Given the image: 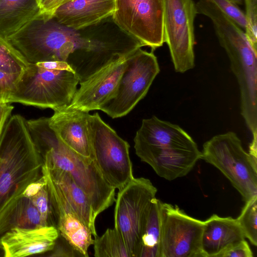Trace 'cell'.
Wrapping results in <instances>:
<instances>
[{
  "label": "cell",
  "instance_id": "cell-18",
  "mask_svg": "<svg viewBox=\"0 0 257 257\" xmlns=\"http://www.w3.org/2000/svg\"><path fill=\"white\" fill-rule=\"evenodd\" d=\"M204 221L201 239L203 257H220L244 239L236 219L213 214Z\"/></svg>",
  "mask_w": 257,
  "mask_h": 257
},
{
  "label": "cell",
  "instance_id": "cell-4",
  "mask_svg": "<svg viewBox=\"0 0 257 257\" xmlns=\"http://www.w3.org/2000/svg\"><path fill=\"white\" fill-rule=\"evenodd\" d=\"M7 41L29 63L67 62L73 53H92L104 43L83 36L42 13Z\"/></svg>",
  "mask_w": 257,
  "mask_h": 257
},
{
  "label": "cell",
  "instance_id": "cell-3",
  "mask_svg": "<svg viewBox=\"0 0 257 257\" xmlns=\"http://www.w3.org/2000/svg\"><path fill=\"white\" fill-rule=\"evenodd\" d=\"M43 164L70 174L88 196L96 216L115 201V189L104 180L95 162L86 160L67 147L49 124V118L27 120Z\"/></svg>",
  "mask_w": 257,
  "mask_h": 257
},
{
  "label": "cell",
  "instance_id": "cell-13",
  "mask_svg": "<svg viewBox=\"0 0 257 257\" xmlns=\"http://www.w3.org/2000/svg\"><path fill=\"white\" fill-rule=\"evenodd\" d=\"M128 54L114 60L80 82L70 104L64 109L86 112L100 110L113 95Z\"/></svg>",
  "mask_w": 257,
  "mask_h": 257
},
{
  "label": "cell",
  "instance_id": "cell-36",
  "mask_svg": "<svg viewBox=\"0 0 257 257\" xmlns=\"http://www.w3.org/2000/svg\"><path fill=\"white\" fill-rule=\"evenodd\" d=\"M230 2L237 5H242L243 3V0H229Z\"/></svg>",
  "mask_w": 257,
  "mask_h": 257
},
{
  "label": "cell",
  "instance_id": "cell-12",
  "mask_svg": "<svg viewBox=\"0 0 257 257\" xmlns=\"http://www.w3.org/2000/svg\"><path fill=\"white\" fill-rule=\"evenodd\" d=\"M161 218L160 257H203L204 221L189 216L177 205L163 202Z\"/></svg>",
  "mask_w": 257,
  "mask_h": 257
},
{
  "label": "cell",
  "instance_id": "cell-6",
  "mask_svg": "<svg viewBox=\"0 0 257 257\" xmlns=\"http://www.w3.org/2000/svg\"><path fill=\"white\" fill-rule=\"evenodd\" d=\"M201 159L218 169L245 202L257 196V160L245 151L235 133L217 135L206 142Z\"/></svg>",
  "mask_w": 257,
  "mask_h": 257
},
{
  "label": "cell",
  "instance_id": "cell-2",
  "mask_svg": "<svg viewBox=\"0 0 257 257\" xmlns=\"http://www.w3.org/2000/svg\"><path fill=\"white\" fill-rule=\"evenodd\" d=\"M134 141L141 160L169 181L185 176L201 159V152L187 133L155 116L143 119Z\"/></svg>",
  "mask_w": 257,
  "mask_h": 257
},
{
  "label": "cell",
  "instance_id": "cell-14",
  "mask_svg": "<svg viewBox=\"0 0 257 257\" xmlns=\"http://www.w3.org/2000/svg\"><path fill=\"white\" fill-rule=\"evenodd\" d=\"M89 112L62 109L54 111L49 124L60 140L87 161L95 162Z\"/></svg>",
  "mask_w": 257,
  "mask_h": 257
},
{
  "label": "cell",
  "instance_id": "cell-23",
  "mask_svg": "<svg viewBox=\"0 0 257 257\" xmlns=\"http://www.w3.org/2000/svg\"><path fill=\"white\" fill-rule=\"evenodd\" d=\"M42 226L45 225L30 198L21 197L12 214L8 230L13 227L34 228Z\"/></svg>",
  "mask_w": 257,
  "mask_h": 257
},
{
  "label": "cell",
  "instance_id": "cell-33",
  "mask_svg": "<svg viewBox=\"0 0 257 257\" xmlns=\"http://www.w3.org/2000/svg\"><path fill=\"white\" fill-rule=\"evenodd\" d=\"M37 66L46 69L52 70H70L73 69L68 63L62 61H48L39 62L35 63Z\"/></svg>",
  "mask_w": 257,
  "mask_h": 257
},
{
  "label": "cell",
  "instance_id": "cell-22",
  "mask_svg": "<svg viewBox=\"0 0 257 257\" xmlns=\"http://www.w3.org/2000/svg\"><path fill=\"white\" fill-rule=\"evenodd\" d=\"M93 245L95 257H131L121 234L115 227L96 237Z\"/></svg>",
  "mask_w": 257,
  "mask_h": 257
},
{
  "label": "cell",
  "instance_id": "cell-11",
  "mask_svg": "<svg viewBox=\"0 0 257 257\" xmlns=\"http://www.w3.org/2000/svg\"><path fill=\"white\" fill-rule=\"evenodd\" d=\"M197 11L193 0H164V41L177 72L194 68V20Z\"/></svg>",
  "mask_w": 257,
  "mask_h": 257
},
{
  "label": "cell",
  "instance_id": "cell-9",
  "mask_svg": "<svg viewBox=\"0 0 257 257\" xmlns=\"http://www.w3.org/2000/svg\"><path fill=\"white\" fill-rule=\"evenodd\" d=\"M90 126L96 165L107 183L119 190L134 177L130 145L97 112L90 115Z\"/></svg>",
  "mask_w": 257,
  "mask_h": 257
},
{
  "label": "cell",
  "instance_id": "cell-26",
  "mask_svg": "<svg viewBox=\"0 0 257 257\" xmlns=\"http://www.w3.org/2000/svg\"><path fill=\"white\" fill-rule=\"evenodd\" d=\"M30 198L38 210L44 225L57 227L56 221L46 185Z\"/></svg>",
  "mask_w": 257,
  "mask_h": 257
},
{
  "label": "cell",
  "instance_id": "cell-17",
  "mask_svg": "<svg viewBox=\"0 0 257 257\" xmlns=\"http://www.w3.org/2000/svg\"><path fill=\"white\" fill-rule=\"evenodd\" d=\"M114 0H72L59 7L53 17L60 24L77 31L112 16Z\"/></svg>",
  "mask_w": 257,
  "mask_h": 257
},
{
  "label": "cell",
  "instance_id": "cell-7",
  "mask_svg": "<svg viewBox=\"0 0 257 257\" xmlns=\"http://www.w3.org/2000/svg\"><path fill=\"white\" fill-rule=\"evenodd\" d=\"M118 190L114 227L121 234L131 257H140L142 236L157 189L149 179L134 177Z\"/></svg>",
  "mask_w": 257,
  "mask_h": 257
},
{
  "label": "cell",
  "instance_id": "cell-34",
  "mask_svg": "<svg viewBox=\"0 0 257 257\" xmlns=\"http://www.w3.org/2000/svg\"><path fill=\"white\" fill-rule=\"evenodd\" d=\"M46 185V180L45 177L42 176L37 181H35L28 185L23 193V196L31 197L35 195L39 190Z\"/></svg>",
  "mask_w": 257,
  "mask_h": 257
},
{
  "label": "cell",
  "instance_id": "cell-27",
  "mask_svg": "<svg viewBox=\"0 0 257 257\" xmlns=\"http://www.w3.org/2000/svg\"><path fill=\"white\" fill-rule=\"evenodd\" d=\"M226 17L245 31L247 20L245 13L229 0H210Z\"/></svg>",
  "mask_w": 257,
  "mask_h": 257
},
{
  "label": "cell",
  "instance_id": "cell-1",
  "mask_svg": "<svg viewBox=\"0 0 257 257\" xmlns=\"http://www.w3.org/2000/svg\"><path fill=\"white\" fill-rule=\"evenodd\" d=\"M43 164L27 120L19 114L11 116L0 138V239L26 188L42 176Z\"/></svg>",
  "mask_w": 257,
  "mask_h": 257
},
{
  "label": "cell",
  "instance_id": "cell-8",
  "mask_svg": "<svg viewBox=\"0 0 257 257\" xmlns=\"http://www.w3.org/2000/svg\"><path fill=\"white\" fill-rule=\"evenodd\" d=\"M157 58L138 47L126 56L125 65L112 97L100 110L112 118L127 115L146 95L160 72Z\"/></svg>",
  "mask_w": 257,
  "mask_h": 257
},
{
  "label": "cell",
  "instance_id": "cell-31",
  "mask_svg": "<svg viewBox=\"0 0 257 257\" xmlns=\"http://www.w3.org/2000/svg\"><path fill=\"white\" fill-rule=\"evenodd\" d=\"M72 0H38L41 13L53 16L55 11L60 6Z\"/></svg>",
  "mask_w": 257,
  "mask_h": 257
},
{
  "label": "cell",
  "instance_id": "cell-10",
  "mask_svg": "<svg viewBox=\"0 0 257 257\" xmlns=\"http://www.w3.org/2000/svg\"><path fill=\"white\" fill-rule=\"evenodd\" d=\"M115 24L133 41L153 51L163 45L164 0H114Z\"/></svg>",
  "mask_w": 257,
  "mask_h": 257
},
{
  "label": "cell",
  "instance_id": "cell-5",
  "mask_svg": "<svg viewBox=\"0 0 257 257\" xmlns=\"http://www.w3.org/2000/svg\"><path fill=\"white\" fill-rule=\"evenodd\" d=\"M78 84L73 69L52 70L29 63L9 102L61 110L70 104Z\"/></svg>",
  "mask_w": 257,
  "mask_h": 257
},
{
  "label": "cell",
  "instance_id": "cell-28",
  "mask_svg": "<svg viewBox=\"0 0 257 257\" xmlns=\"http://www.w3.org/2000/svg\"><path fill=\"white\" fill-rule=\"evenodd\" d=\"M247 26L245 33L253 48L257 51V0H244Z\"/></svg>",
  "mask_w": 257,
  "mask_h": 257
},
{
  "label": "cell",
  "instance_id": "cell-24",
  "mask_svg": "<svg viewBox=\"0 0 257 257\" xmlns=\"http://www.w3.org/2000/svg\"><path fill=\"white\" fill-rule=\"evenodd\" d=\"M244 237L252 244L257 245V196L245 202V205L236 218Z\"/></svg>",
  "mask_w": 257,
  "mask_h": 257
},
{
  "label": "cell",
  "instance_id": "cell-19",
  "mask_svg": "<svg viewBox=\"0 0 257 257\" xmlns=\"http://www.w3.org/2000/svg\"><path fill=\"white\" fill-rule=\"evenodd\" d=\"M42 173L47 176L57 188L73 212L97 236L95 220L97 217L91 202L85 192L67 172L43 164Z\"/></svg>",
  "mask_w": 257,
  "mask_h": 257
},
{
  "label": "cell",
  "instance_id": "cell-29",
  "mask_svg": "<svg viewBox=\"0 0 257 257\" xmlns=\"http://www.w3.org/2000/svg\"><path fill=\"white\" fill-rule=\"evenodd\" d=\"M22 73H14L0 70V103L9 102Z\"/></svg>",
  "mask_w": 257,
  "mask_h": 257
},
{
  "label": "cell",
  "instance_id": "cell-21",
  "mask_svg": "<svg viewBox=\"0 0 257 257\" xmlns=\"http://www.w3.org/2000/svg\"><path fill=\"white\" fill-rule=\"evenodd\" d=\"M161 203L157 198L153 201L142 238L140 257H160Z\"/></svg>",
  "mask_w": 257,
  "mask_h": 257
},
{
  "label": "cell",
  "instance_id": "cell-16",
  "mask_svg": "<svg viewBox=\"0 0 257 257\" xmlns=\"http://www.w3.org/2000/svg\"><path fill=\"white\" fill-rule=\"evenodd\" d=\"M59 235L54 226L13 227L2 235L0 243L4 256H26L50 251Z\"/></svg>",
  "mask_w": 257,
  "mask_h": 257
},
{
  "label": "cell",
  "instance_id": "cell-32",
  "mask_svg": "<svg viewBox=\"0 0 257 257\" xmlns=\"http://www.w3.org/2000/svg\"><path fill=\"white\" fill-rule=\"evenodd\" d=\"M50 251L52 252L49 255L51 256H75V252L78 253L69 244L63 245L58 244L56 241L54 248Z\"/></svg>",
  "mask_w": 257,
  "mask_h": 257
},
{
  "label": "cell",
  "instance_id": "cell-37",
  "mask_svg": "<svg viewBox=\"0 0 257 257\" xmlns=\"http://www.w3.org/2000/svg\"><path fill=\"white\" fill-rule=\"evenodd\" d=\"M0 256H4V253L2 246L0 245Z\"/></svg>",
  "mask_w": 257,
  "mask_h": 257
},
{
  "label": "cell",
  "instance_id": "cell-30",
  "mask_svg": "<svg viewBox=\"0 0 257 257\" xmlns=\"http://www.w3.org/2000/svg\"><path fill=\"white\" fill-rule=\"evenodd\" d=\"M253 253L247 242L244 239L236 245L225 251L220 257H252Z\"/></svg>",
  "mask_w": 257,
  "mask_h": 257
},
{
  "label": "cell",
  "instance_id": "cell-20",
  "mask_svg": "<svg viewBox=\"0 0 257 257\" xmlns=\"http://www.w3.org/2000/svg\"><path fill=\"white\" fill-rule=\"evenodd\" d=\"M41 12L37 0H0V38L8 40Z\"/></svg>",
  "mask_w": 257,
  "mask_h": 257
},
{
  "label": "cell",
  "instance_id": "cell-15",
  "mask_svg": "<svg viewBox=\"0 0 257 257\" xmlns=\"http://www.w3.org/2000/svg\"><path fill=\"white\" fill-rule=\"evenodd\" d=\"M43 175L46 180L59 234L80 256H88V247L94 241L91 231L73 212L51 180L47 176Z\"/></svg>",
  "mask_w": 257,
  "mask_h": 257
},
{
  "label": "cell",
  "instance_id": "cell-38",
  "mask_svg": "<svg viewBox=\"0 0 257 257\" xmlns=\"http://www.w3.org/2000/svg\"><path fill=\"white\" fill-rule=\"evenodd\" d=\"M38 1V0H37Z\"/></svg>",
  "mask_w": 257,
  "mask_h": 257
},
{
  "label": "cell",
  "instance_id": "cell-25",
  "mask_svg": "<svg viewBox=\"0 0 257 257\" xmlns=\"http://www.w3.org/2000/svg\"><path fill=\"white\" fill-rule=\"evenodd\" d=\"M29 64L7 40L0 38V70L21 73Z\"/></svg>",
  "mask_w": 257,
  "mask_h": 257
},
{
  "label": "cell",
  "instance_id": "cell-35",
  "mask_svg": "<svg viewBox=\"0 0 257 257\" xmlns=\"http://www.w3.org/2000/svg\"><path fill=\"white\" fill-rule=\"evenodd\" d=\"M13 109V106L7 103H0V138L5 125Z\"/></svg>",
  "mask_w": 257,
  "mask_h": 257
}]
</instances>
